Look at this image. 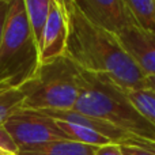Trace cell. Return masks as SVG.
<instances>
[{
  "instance_id": "obj_1",
  "label": "cell",
  "mask_w": 155,
  "mask_h": 155,
  "mask_svg": "<svg viewBox=\"0 0 155 155\" xmlns=\"http://www.w3.org/2000/svg\"><path fill=\"white\" fill-rule=\"evenodd\" d=\"M64 2L70 16L67 57L80 70L105 78L123 90L144 87V74L125 52L117 35L90 21L75 0Z\"/></svg>"
},
{
  "instance_id": "obj_2",
  "label": "cell",
  "mask_w": 155,
  "mask_h": 155,
  "mask_svg": "<svg viewBox=\"0 0 155 155\" xmlns=\"http://www.w3.org/2000/svg\"><path fill=\"white\" fill-rule=\"evenodd\" d=\"M74 110L155 143V125L136 109L123 88L105 78L80 70V95Z\"/></svg>"
},
{
  "instance_id": "obj_3",
  "label": "cell",
  "mask_w": 155,
  "mask_h": 155,
  "mask_svg": "<svg viewBox=\"0 0 155 155\" xmlns=\"http://www.w3.org/2000/svg\"><path fill=\"white\" fill-rule=\"evenodd\" d=\"M16 88L23 94L25 109L72 110L80 95V68L70 57H60L40 64Z\"/></svg>"
},
{
  "instance_id": "obj_4",
  "label": "cell",
  "mask_w": 155,
  "mask_h": 155,
  "mask_svg": "<svg viewBox=\"0 0 155 155\" xmlns=\"http://www.w3.org/2000/svg\"><path fill=\"white\" fill-rule=\"evenodd\" d=\"M38 65V44L29 25L25 3L11 0L0 40V83L19 87Z\"/></svg>"
},
{
  "instance_id": "obj_5",
  "label": "cell",
  "mask_w": 155,
  "mask_h": 155,
  "mask_svg": "<svg viewBox=\"0 0 155 155\" xmlns=\"http://www.w3.org/2000/svg\"><path fill=\"white\" fill-rule=\"evenodd\" d=\"M4 128L12 137L18 151L54 140L67 139L56 120L41 110L21 107L7 118Z\"/></svg>"
},
{
  "instance_id": "obj_6",
  "label": "cell",
  "mask_w": 155,
  "mask_h": 155,
  "mask_svg": "<svg viewBox=\"0 0 155 155\" xmlns=\"http://www.w3.org/2000/svg\"><path fill=\"white\" fill-rule=\"evenodd\" d=\"M70 16L64 0H52L46 23L38 42V61L45 64L67 56Z\"/></svg>"
},
{
  "instance_id": "obj_7",
  "label": "cell",
  "mask_w": 155,
  "mask_h": 155,
  "mask_svg": "<svg viewBox=\"0 0 155 155\" xmlns=\"http://www.w3.org/2000/svg\"><path fill=\"white\" fill-rule=\"evenodd\" d=\"M75 3L90 21L116 35L135 25L125 0H75Z\"/></svg>"
},
{
  "instance_id": "obj_8",
  "label": "cell",
  "mask_w": 155,
  "mask_h": 155,
  "mask_svg": "<svg viewBox=\"0 0 155 155\" xmlns=\"http://www.w3.org/2000/svg\"><path fill=\"white\" fill-rule=\"evenodd\" d=\"M117 38L144 76L155 75V33L140 29L136 25L124 29Z\"/></svg>"
},
{
  "instance_id": "obj_9",
  "label": "cell",
  "mask_w": 155,
  "mask_h": 155,
  "mask_svg": "<svg viewBox=\"0 0 155 155\" xmlns=\"http://www.w3.org/2000/svg\"><path fill=\"white\" fill-rule=\"evenodd\" d=\"M97 148L98 147L63 139L25 148L18 151L16 155H94Z\"/></svg>"
},
{
  "instance_id": "obj_10",
  "label": "cell",
  "mask_w": 155,
  "mask_h": 155,
  "mask_svg": "<svg viewBox=\"0 0 155 155\" xmlns=\"http://www.w3.org/2000/svg\"><path fill=\"white\" fill-rule=\"evenodd\" d=\"M56 123L68 140L82 143V144H87V146H94V147H102V146H106L112 143L104 135L98 134L94 129L88 128L86 125H82V124H75V123L61 121V120H56Z\"/></svg>"
},
{
  "instance_id": "obj_11",
  "label": "cell",
  "mask_w": 155,
  "mask_h": 155,
  "mask_svg": "<svg viewBox=\"0 0 155 155\" xmlns=\"http://www.w3.org/2000/svg\"><path fill=\"white\" fill-rule=\"evenodd\" d=\"M26 15L29 19V25L37 44L40 42L44 26L46 23L49 11H51L52 0H23Z\"/></svg>"
},
{
  "instance_id": "obj_12",
  "label": "cell",
  "mask_w": 155,
  "mask_h": 155,
  "mask_svg": "<svg viewBox=\"0 0 155 155\" xmlns=\"http://www.w3.org/2000/svg\"><path fill=\"white\" fill-rule=\"evenodd\" d=\"M135 25L155 33V0H125Z\"/></svg>"
},
{
  "instance_id": "obj_13",
  "label": "cell",
  "mask_w": 155,
  "mask_h": 155,
  "mask_svg": "<svg viewBox=\"0 0 155 155\" xmlns=\"http://www.w3.org/2000/svg\"><path fill=\"white\" fill-rule=\"evenodd\" d=\"M131 99V102L136 106V109L155 125V91L148 87L136 88V90H124Z\"/></svg>"
},
{
  "instance_id": "obj_14",
  "label": "cell",
  "mask_w": 155,
  "mask_h": 155,
  "mask_svg": "<svg viewBox=\"0 0 155 155\" xmlns=\"http://www.w3.org/2000/svg\"><path fill=\"white\" fill-rule=\"evenodd\" d=\"M18 154V147L14 143L12 137L4 128V125H0V155H8Z\"/></svg>"
},
{
  "instance_id": "obj_15",
  "label": "cell",
  "mask_w": 155,
  "mask_h": 155,
  "mask_svg": "<svg viewBox=\"0 0 155 155\" xmlns=\"http://www.w3.org/2000/svg\"><path fill=\"white\" fill-rule=\"evenodd\" d=\"M94 155H125L123 151V147L120 144H114V143H110V144L98 147Z\"/></svg>"
},
{
  "instance_id": "obj_16",
  "label": "cell",
  "mask_w": 155,
  "mask_h": 155,
  "mask_svg": "<svg viewBox=\"0 0 155 155\" xmlns=\"http://www.w3.org/2000/svg\"><path fill=\"white\" fill-rule=\"evenodd\" d=\"M10 3H11V0H2V2H0V40H2V35H3V30H4V25H5V19H7Z\"/></svg>"
},
{
  "instance_id": "obj_17",
  "label": "cell",
  "mask_w": 155,
  "mask_h": 155,
  "mask_svg": "<svg viewBox=\"0 0 155 155\" xmlns=\"http://www.w3.org/2000/svg\"><path fill=\"white\" fill-rule=\"evenodd\" d=\"M125 155H155L154 153H150L147 150H143L139 147H129V146H121Z\"/></svg>"
},
{
  "instance_id": "obj_18",
  "label": "cell",
  "mask_w": 155,
  "mask_h": 155,
  "mask_svg": "<svg viewBox=\"0 0 155 155\" xmlns=\"http://www.w3.org/2000/svg\"><path fill=\"white\" fill-rule=\"evenodd\" d=\"M144 87H148V88H151V90L155 91V75H154V76H147V78H146Z\"/></svg>"
},
{
  "instance_id": "obj_19",
  "label": "cell",
  "mask_w": 155,
  "mask_h": 155,
  "mask_svg": "<svg viewBox=\"0 0 155 155\" xmlns=\"http://www.w3.org/2000/svg\"><path fill=\"white\" fill-rule=\"evenodd\" d=\"M8 155H12V154H8Z\"/></svg>"
},
{
  "instance_id": "obj_20",
  "label": "cell",
  "mask_w": 155,
  "mask_h": 155,
  "mask_svg": "<svg viewBox=\"0 0 155 155\" xmlns=\"http://www.w3.org/2000/svg\"><path fill=\"white\" fill-rule=\"evenodd\" d=\"M0 2H2V0H0Z\"/></svg>"
}]
</instances>
